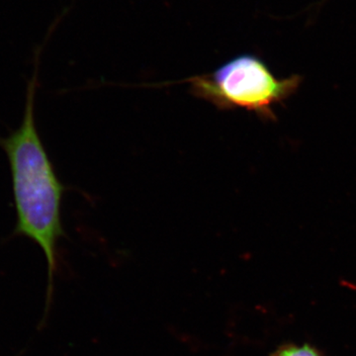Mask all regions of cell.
Segmentation results:
<instances>
[{
	"label": "cell",
	"instance_id": "obj_1",
	"mask_svg": "<svg viewBox=\"0 0 356 356\" xmlns=\"http://www.w3.org/2000/svg\"><path fill=\"white\" fill-rule=\"evenodd\" d=\"M35 81L28 88L22 124L0 138L10 165L16 222L14 236L30 238L43 250L48 262L49 297L58 266V243L65 236L60 219L64 184L58 179L35 123Z\"/></svg>",
	"mask_w": 356,
	"mask_h": 356
},
{
	"label": "cell",
	"instance_id": "obj_2",
	"mask_svg": "<svg viewBox=\"0 0 356 356\" xmlns=\"http://www.w3.org/2000/svg\"><path fill=\"white\" fill-rule=\"evenodd\" d=\"M302 76L287 79L274 76L264 60L254 55L232 58L215 72L192 76L191 92L220 110L243 109L262 120H276L273 107L285 102L298 90Z\"/></svg>",
	"mask_w": 356,
	"mask_h": 356
},
{
	"label": "cell",
	"instance_id": "obj_3",
	"mask_svg": "<svg viewBox=\"0 0 356 356\" xmlns=\"http://www.w3.org/2000/svg\"><path fill=\"white\" fill-rule=\"evenodd\" d=\"M270 356H322V355L310 344L298 346V344L287 343L278 348Z\"/></svg>",
	"mask_w": 356,
	"mask_h": 356
}]
</instances>
